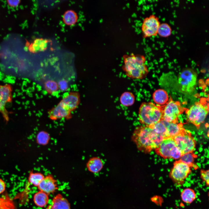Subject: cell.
<instances>
[{
  "mask_svg": "<svg viewBox=\"0 0 209 209\" xmlns=\"http://www.w3.org/2000/svg\"><path fill=\"white\" fill-rule=\"evenodd\" d=\"M165 138L156 134L151 127L145 126L137 127L132 137L138 149L145 152L157 149Z\"/></svg>",
  "mask_w": 209,
  "mask_h": 209,
  "instance_id": "1",
  "label": "cell"
},
{
  "mask_svg": "<svg viewBox=\"0 0 209 209\" xmlns=\"http://www.w3.org/2000/svg\"><path fill=\"white\" fill-rule=\"evenodd\" d=\"M123 60L122 69L127 77L132 79H142L147 76L149 71L144 55L133 53L125 54L123 55Z\"/></svg>",
  "mask_w": 209,
  "mask_h": 209,
  "instance_id": "2",
  "label": "cell"
},
{
  "mask_svg": "<svg viewBox=\"0 0 209 209\" xmlns=\"http://www.w3.org/2000/svg\"><path fill=\"white\" fill-rule=\"evenodd\" d=\"M140 122L145 126L152 127L163 119V107L152 102H143L138 112Z\"/></svg>",
  "mask_w": 209,
  "mask_h": 209,
  "instance_id": "3",
  "label": "cell"
},
{
  "mask_svg": "<svg viewBox=\"0 0 209 209\" xmlns=\"http://www.w3.org/2000/svg\"><path fill=\"white\" fill-rule=\"evenodd\" d=\"M208 111V100L206 98H202L186 109L187 119L189 122L199 127L204 122Z\"/></svg>",
  "mask_w": 209,
  "mask_h": 209,
  "instance_id": "4",
  "label": "cell"
},
{
  "mask_svg": "<svg viewBox=\"0 0 209 209\" xmlns=\"http://www.w3.org/2000/svg\"><path fill=\"white\" fill-rule=\"evenodd\" d=\"M197 75L191 68L183 70L178 77V82L180 89L183 93L190 94L195 90L197 84Z\"/></svg>",
  "mask_w": 209,
  "mask_h": 209,
  "instance_id": "5",
  "label": "cell"
},
{
  "mask_svg": "<svg viewBox=\"0 0 209 209\" xmlns=\"http://www.w3.org/2000/svg\"><path fill=\"white\" fill-rule=\"evenodd\" d=\"M163 107L162 119L168 122H177L179 116L186 109L179 102L171 98Z\"/></svg>",
  "mask_w": 209,
  "mask_h": 209,
  "instance_id": "6",
  "label": "cell"
},
{
  "mask_svg": "<svg viewBox=\"0 0 209 209\" xmlns=\"http://www.w3.org/2000/svg\"><path fill=\"white\" fill-rule=\"evenodd\" d=\"M190 166L180 161L176 162L171 170L170 176L174 185L176 186H181L190 173Z\"/></svg>",
  "mask_w": 209,
  "mask_h": 209,
  "instance_id": "7",
  "label": "cell"
},
{
  "mask_svg": "<svg viewBox=\"0 0 209 209\" xmlns=\"http://www.w3.org/2000/svg\"><path fill=\"white\" fill-rule=\"evenodd\" d=\"M160 24L158 18L155 15L144 18L141 26L143 37L146 38L156 35Z\"/></svg>",
  "mask_w": 209,
  "mask_h": 209,
  "instance_id": "8",
  "label": "cell"
},
{
  "mask_svg": "<svg viewBox=\"0 0 209 209\" xmlns=\"http://www.w3.org/2000/svg\"><path fill=\"white\" fill-rule=\"evenodd\" d=\"M12 88L10 84L0 85V113L7 122L9 120L6 105L12 102Z\"/></svg>",
  "mask_w": 209,
  "mask_h": 209,
  "instance_id": "9",
  "label": "cell"
},
{
  "mask_svg": "<svg viewBox=\"0 0 209 209\" xmlns=\"http://www.w3.org/2000/svg\"><path fill=\"white\" fill-rule=\"evenodd\" d=\"M173 138L176 147L181 150L183 155L193 152L195 147V142L188 133L183 131Z\"/></svg>",
  "mask_w": 209,
  "mask_h": 209,
  "instance_id": "10",
  "label": "cell"
},
{
  "mask_svg": "<svg viewBox=\"0 0 209 209\" xmlns=\"http://www.w3.org/2000/svg\"><path fill=\"white\" fill-rule=\"evenodd\" d=\"M80 102V96L79 92L72 91L63 98L59 103L72 112L77 108Z\"/></svg>",
  "mask_w": 209,
  "mask_h": 209,
  "instance_id": "11",
  "label": "cell"
},
{
  "mask_svg": "<svg viewBox=\"0 0 209 209\" xmlns=\"http://www.w3.org/2000/svg\"><path fill=\"white\" fill-rule=\"evenodd\" d=\"M176 146L173 138H165L156 149L157 153L165 158H171L172 150Z\"/></svg>",
  "mask_w": 209,
  "mask_h": 209,
  "instance_id": "12",
  "label": "cell"
},
{
  "mask_svg": "<svg viewBox=\"0 0 209 209\" xmlns=\"http://www.w3.org/2000/svg\"><path fill=\"white\" fill-rule=\"evenodd\" d=\"M37 187L40 191L48 194L54 193L58 189L57 181L50 175L44 177Z\"/></svg>",
  "mask_w": 209,
  "mask_h": 209,
  "instance_id": "13",
  "label": "cell"
},
{
  "mask_svg": "<svg viewBox=\"0 0 209 209\" xmlns=\"http://www.w3.org/2000/svg\"><path fill=\"white\" fill-rule=\"evenodd\" d=\"M71 114V112L66 109L59 103L48 111L49 118L53 120L69 118Z\"/></svg>",
  "mask_w": 209,
  "mask_h": 209,
  "instance_id": "14",
  "label": "cell"
},
{
  "mask_svg": "<svg viewBox=\"0 0 209 209\" xmlns=\"http://www.w3.org/2000/svg\"><path fill=\"white\" fill-rule=\"evenodd\" d=\"M51 42V40L48 39L42 38H36L29 44L28 50L33 53L45 51L47 49L49 44Z\"/></svg>",
  "mask_w": 209,
  "mask_h": 209,
  "instance_id": "15",
  "label": "cell"
},
{
  "mask_svg": "<svg viewBox=\"0 0 209 209\" xmlns=\"http://www.w3.org/2000/svg\"><path fill=\"white\" fill-rule=\"evenodd\" d=\"M46 209H70L69 203L60 194H58L53 199L51 204Z\"/></svg>",
  "mask_w": 209,
  "mask_h": 209,
  "instance_id": "16",
  "label": "cell"
},
{
  "mask_svg": "<svg viewBox=\"0 0 209 209\" xmlns=\"http://www.w3.org/2000/svg\"><path fill=\"white\" fill-rule=\"evenodd\" d=\"M163 120L166 128L168 138H173L183 131L181 124L178 123L177 122H168Z\"/></svg>",
  "mask_w": 209,
  "mask_h": 209,
  "instance_id": "17",
  "label": "cell"
},
{
  "mask_svg": "<svg viewBox=\"0 0 209 209\" xmlns=\"http://www.w3.org/2000/svg\"><path fill=\"white\" fill-rule=\"evenodd\" d=\"M153 98L154 102L158 105H164L169 100L167 93L161 89H158L154 92Z\"/></svg>",
  "mask_w": 209,
  "mask_h": 209,
  "instance_id": "18",
  "label": "cell"
},
{
  "mask_svg": "<svg viewBox=\"0 0 209 209\" xmlns=\"http://www.w3.org/2000/svg\"><path fill=\"white\" fill-rule=\"evenodd\" d=\"M78 16L77 12L73 10L65 11L62 16V20L65 24L68 26L75 25L77 22Z\"/></svg>",
  "mask_w": 209,
  "mask_h": 209,
  "instance_id": "19",
  "label": "cell"
},
{
  "mask_svg": "<svg viewBox=\"0 0 209 209\" xmlns=\"http://www.w3.org/2000/svg\"><path fill=\"white\" fill-rule=\"evenodd\" d=\"M180 196L182 201L184 203L188 204L192 203L197 197L195 190L190 188L183 189L181 192Z\"/></svg>",
  "mask_w": 209,
  "mask_h": 209,
  "instance_id": "20",
  "label": "cell"
},
{
  "mask_svg": "<svg viewBox=\"0 0 209 209\" xmlns=\"http://www.w3.org/2000/svg\"><path fill=\"white\" fill-rule=\"evenodd\" d=\"M103 164L101 159L98 157H94L90 159L87 164L88 170L93 173L100 172L102 169Z\"/></svg>",
  "mask_w": 209,
  "mask_h": 209,
  "instance_id": "21",
  "label": "cell"
},
{
  "mask_svg": "<svg viewBox=\"0 0 209 209\" xmlns=\"http://www.w3.org/2000/svg\"><path fill=\"white\" fill-rule=\"evenodd\" d=\"M33 199L36 205L42 208L48 204L49 197L47 194L40 191L35 194Z\"/></svg>",
  "mask_w": 209,
  "mask_h": 209,
  "instance_id": "22",
  "label": "cell"
},
{
  "mask_svg": "<svg viewBox=\"0 0 209 209\" xmlns=\"http://www.w3.org/2000/svg\"><path fill=\"white\" fill-rule=\"evenodd\" d=\"M120 100L121 104L124 106L129 107L132 105L135 100V97L132 93L127 91L121 96Z\"/></svg>",
  "mask_w": 209,
  "mask_h": 209,
  "instance_id": "23",
  "label": "cell"
},
{
  "mask_svg": "<svg viewBox=\"0 0 209 209\" xmlns=\"http://www.w3.org/2000/svg\"><path fill=\"white\" fill-rule=\"evenodd\" d=\"M44 177L41 173L30 172L28 178V183L34 186L38 187Z\"/></svg>",
  "mask_w": 209,
  "mask_h": 209,
  "instance_id": "24",
  "label": "cell"
},
{
  "mask_svg": "<svg viewBox=\"0 0 209 209\" xmlns=\"http://www.w3.org/2000/svg\"><path fill=\"white\" fill-rule=\"evenodd\" d=\"M172 33V29L170 26L167 23H161L158 27L157 34L162 37L170 36Z\"/></svg>",
  "mask_w": 209,
  "mask_h": 209,
  "instance_id": "25",
  "label": "cell"
},
{
  "mask_svg": "<svg viewBox=\"0 0 209 209\" xmlns=\"http://www.w3.org/2000/svg\"><path fill=\"white\" fill-rule=\"evenodd\" d=\"M151 127L156 134L162 136L164 138H168L166 128L163 119Z\"/></svg>",
  "mask_w": 209,
  "mask_h": 209,
  "instance_id": "26",
  "label": "cell"
},
{
  "mask_svg": "<svg viewBox=\"0 0 209 209\" xmlns=\"http://www.w3.org/2000/svg\"><path fill=\"white\" fill-rule=\"evenodd\" d=\"M44 88L48 94H53L57 91L59 87L58 83L55 81L48 80L44 83Z\"/></svg>",
  "mask_w": 209,
  "mask_h": 209,
  "instance_id": "27",
  "label": "cell"
},
{
  "mask_svg": "<svg viewBox=\"0 0 209 209\" xmlns=\"http://www.w3.org/2000/svg\"><path fill=\"white\" fill-rule=\"evenodd\" d=\"M194 158L193 154L192 153H189L183 155L179 161L190 167L193 164Z\"/></svg>",
  "mask_w": 209,
  "mask_h": 209,
  "instance_id": "28",
  "label": "cell"
},
{
  "mask_svg": "<svg viewBox=\"0 0 209 209\" xmlns=\"http://www.w3.org/2000/svg\"><path fill=\"white\" fill-rule=\"evenodd\" d=\"M201 177L207 187L209 185V170H202L201 171Z\"/></svg>",
  "mask_w": 209,
  "mask_h": 209,
  "instance_id": "29",
  "label": "cell"
},
{
  "mask_svg": "<svg viewBox=\"0 0 209 209\" xmlns=\"http://www.w3.org/2000/svg\"><path fill=\"white\" fill-rule=\"evenodd\" d=\"M183 154L181 150L176 146L174 147L171 153V158L174 159H178L181 157Z\"/></svg>",
  "mask_w": 209,
  "mask_h": 209,
  "instance_id": "30",
  "label": "cell"
},
{
  "mask_svg": "<svg viewBox=\"0 0 209 209\" xmlns=\"http://www.w3.org/2000/svg\"><path fill=\"white\" fill-rule=\"evenodd\" d=\"M6 184L4 181L0 178V194L3 193L5 190Z\"/></svg>",
  "mask_w": 209,
  "mask_h": 209,
  "instance_id": "31",
  "label": "cell"
},
{
  "mask_svg": "<svg viewBox=\"0 0 209 209\" xmlns=\"http://www.w3.org/2000/svg\"><path fill=\"white\" fill-rule=\"evenodd\" d=\"M7 3L10 6L12 7H15L17 6L19 4L20 1L14 0V1H7Z\"/></svg>",
  "mask_w": 209,
  "mask_h": 209,
  "instance_id": "32",
  "label": "cell"
}]
</instances>
